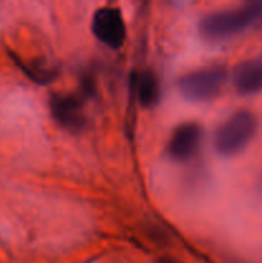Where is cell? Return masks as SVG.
<instances>
[{
  "label": "cell",
  "instance_id": "cell-4",
  "mask_svg": "<svg viewBox=\"0 0 262 263\" xmlns=\"http://www.w3.org/2000/svg\"><path fill=\"white\" fill-rule=\"evenodd\" d=\"M91 32L110 49H120L126 40V25L122 13L116 7H102L95 10Z\"/></svg>",
  "mask_w": 262,
  "mask_h": 263
},
{
  "label": "cell",
  "instance_id": "cell-6",
  "mask_svg": "<svg viewBox=\"0 0 262 263\" xmlns=\"http://www.w3.org/2000/svg\"><path fill=\"white\" fill-rule=\"evenodd\" d=\"M51 116L63 128L68 131H80L86 125L84 104L79 95L57 94L49 100Z\"/></svg>",
  "mask_w": 262,
  "mask_h": 263
},
{
  "label": "cell",
  "instance_id": "cell-2",
  "mask_svg": "<svg viewBox=\"0 0 262 263\" xmlns=\"http://www.w3.org/2000/svg\"><path fill=\"white\" fill-rule=\"evenodd\" d=\"M257 118L251 110L240 109L223 121L213 136L215 151L222 157H234L248 146L257 133Z\"/></svg>",
  "mask_w": 262,
  "mask_h": 263
},
{
  "label": "cell",
  "instance_id": "cell-3",
  "mask_svg": "<svg viewBox=\"0 0 262 263\" xmlns=\"http://www.w3.org/2000/svg\"><path fill=\"white\" fill-rule=\"evenodd\" d=\"M226 81V71L221 66H210L194 69L177 81L182 97L189 102L203 103L216 99L222 91Z\"/></svg>",
  "mask_w": 262,
  "mask_h": 263
},
{
  "label": "cell",
  "instance_id": "cell-1",
  "mask_svg": "<svg viewBox=\"0 0 262 263\" xmlns=\"http://www.w3.org/2000/svg\"><path fill=\"white\" fill-rule=\"evenodd\" d=\"M262 17V2H253L234 9L210 13L200 20L198 31L210 43L226 41L244 32Z\"/></svg>",
  "mask_w": 262,
  "mask_h": 263
},
{
  "label": "cell",
  "instance_id": "cell-8",
  "mask_svg": "<svg viewBox=\"0 0 262 263\" xmlns=\"http://www.w3.org/2000/svg\"><path fill=\"white\" fill-rule=\"evenodd\" d=\"M133 87L139 103L144 108L156 107L161 99V85L156 74L151 71L133 74Z\"/></svg>",
  "mask_w": 262,
  "mask_h": 263
},
{
  "label": "cell",
  "instance_id": "cell-5",
  "mask_svg": "<svg viewBox=\"0 0 262 263\" xmlns=\"http://www.w3.org/2000/svg\"><path fill=\"white\" fill-rule=\"evenodd\" d=\"M203 130L199 123L185 122L177 126L167 143V154L175 162H188L197 154L202 143Z\"/></svg>",
  "mask_w": 262,
  "mask_h": 263
},
{
  "label": "cell",
  "instance_id": "cell-7",
  "mask_svg": "<svg viewBox=\"0 0 262 263\" xmlns=\"http://www.w3.org/2000/svg\"><path fill=\"white\" fill-rule=\"evenodd\" d=\"M233 84L240 95H253L262 91V57L238 64L234 69Z\"/></svg>",
  "mask_w": 262,
  "mask_h": 263
}]
</instances>
